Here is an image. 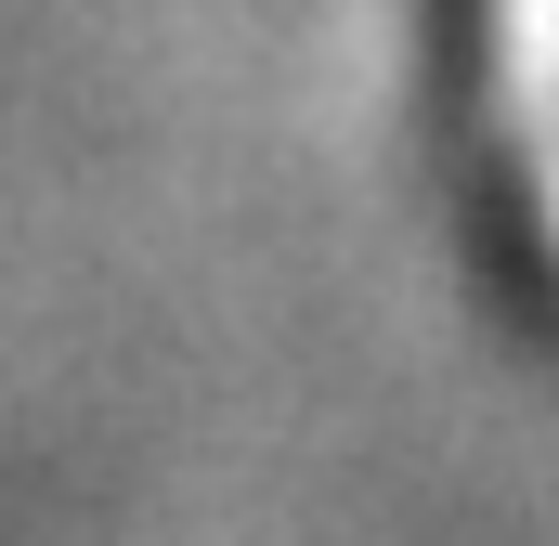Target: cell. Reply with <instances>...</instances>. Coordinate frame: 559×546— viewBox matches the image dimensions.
Returning <instances> with one entry per match:
<instances>
[]
</instances>
